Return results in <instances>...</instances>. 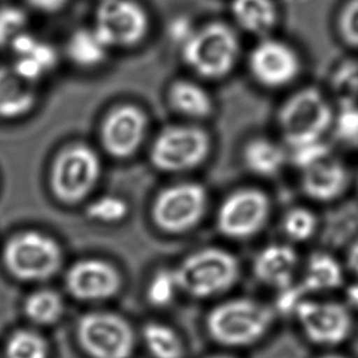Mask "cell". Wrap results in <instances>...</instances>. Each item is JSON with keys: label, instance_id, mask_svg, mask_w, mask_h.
<instances>
[{"label": "cell", "instance_id": "17", "mask_svg": "<svg viewBox=\"0 0 358 358\" xmlns=\"http://www.w3.org/2000/svg\"><path fill=\"white\" fill-rule=\"evenodd\" d=\"M300 257L292 245L271 243L263 247L253 262V273L264 285L285 290L295 284Z\"/></svg>", "mask_w": 358, "mask_h": 358}, {"label": "cell", "instance_id": "15", "mask_svg": "<svg viewBox=\"0 0 358 358\" xmlns=\"http://www.w3.org/2000/svg\"><path fill=\"white\" fill-rule=\"evenodd\" d=\"M147 126L145 113L134 104H124L113 109L101 127L103 148L113 158H130L143 143Z\"/></svg>", "mask_w": 358, "mask_h": 358}, {"label": "cell", "instance_id": "32", "mask_svg": "<svg viewBox=\"0 0 358 358\" xmlns=\"http://www.w3.org/2000/svg\"><path fill=\"white\" fill-rule=\"evenodd\" d=\"M27 16L17 6L0 8V49L10 47L17 36L26 32Z\"/></svg>", "mask_w": 358, "mask_h": 358}, {"label": "cell", "instance_id": "8", "mask_svg": "<svg viewBox=\"0 0 358 358\" xmlns=\"http://www.w3.org/2000/svg\"><path fill=\"white\" fill-rule=\"evenodd\" d=\"M208 194L199 182H180L165 187L152 206L155 227L166 234L187 233L196 228L206 214Z\"/></svg>", "mask_w": 358, "mask_h": 358}, {"label": "cell", "instance_id": "31", "mask_svg": "<svg viewBox=\"0 0 358 358\" xmlns=\"http://www.w3.org/2000/svg\"><path fill=\"white\" fill-rule=\"evenodd\" d=\"M331 87L338 106L358 104V64L338 70Z\"/></svg>", "mask_w": 358, "mask_h": 358}, {"label": "cell", "instance_id": "10", "mask_svg": "<svg viewBox=\"0 0 358 358\" xmlns=\"http://www.w3.org/2000/svg\"><path fill=\"white\" fill-rule=\"evenodd\" d=\"M271 199L259 189L247 187L229 194L219 207V233L233 240H248L264 229L271 215Z\"/></svg>", "mask_w": 358, "mask_h": 358}, {"label": "cell", "instance_id": "30", "mask_svg": "<svg viewBox=\"0 0 358 358\" xmlns=\"http://www.w3.org/2000/svg\"><path fill=\"white\" fill-rule=\"evenodd\" d=\"M180 291L175 269H159L150 278L147 286V299L155 307L170 305Z\"/></svg>", "mask_w": 358, "mask_h": 358}, {"label": "cell", "instance_id": "22", "mask_svg": "<svg viewBox=\"0 0 358 358\" xmlns=\"http://www.w3.org/2000/svg\"><path fill=\"white\" fill-rule=\"evenodd\" d=\"M233 13L241 27L252 34L266 32L276 21L275 6L271 0H234Z\"/></svg>", "mask_w": 358, "mask_h": 358}, {"label": "cell", "instance_id": "9", "mask_svg": "<svg viewBox=\"0 0 358 358\" xmlns=\"http://www.w3.org/2000/svg\"><path fill=\"white\" fill-rule=\"evenodd\" d=\"M78 338L93 358H129L135 336L130 324L112 312H91L78 320Z\"/></svg>", "mask_w": 358, "mask_h": 358}, {"label": "cell", "instance_id": "28", "mask_svg": "<svg viewBox=\"0 0 358 358\" xmlns=\"http://www.w3.org/2000/svg\"><path fill=\"white\" fill-rule=\"evenodd\" d=\"M86 217L92 222L102 224H119L129 214V204L117 196H102L86 207Z\"/></svg>", "mask_w": 358, "mask_h": 358}, {"label": "cell", "instance_id": "18", "mask_svg": "<svg viewBox=\"0 0 358 358\" xmlns=\"http://www.w3.org/2000/svg\"><path fill=\"white\" fill-rule=\"evenodd\" d=\"M346 271L344 262L329 252H315L306 261L301 286L308 295L329 294L344 287Z\"/></svg>", "mask_w": 358, "mask_h": 358}, {"label": "cell", "instance_id": "12", "mask_svg": "<svg viewBox=\"0 0 358 358\" xmlns=\"http://www.w3.org/2000/svg\"><path fill=\"white\" fill-rule=\"evenodd\" d=\"M147 29V14L134 0H103L98 6L94 32L107 47L138 43Z\"/></svg>", "mask_w": 358, "mask_h": 358}, {"label": "cell", "instance_id": "26", "mask_svg": "<svg viewBox=\"0 0 358 358\" xmlns=\"http://www.w3.org/2000/svg\"><path fill=\"white\" fill-rule=\"evenodd\" d=\"M143 340L155 358H181L182 345L170 327L150 323L143 328Z\"/></svg>", "mask_w": 358, "mask_h": 358}, {"label": "cell", "instance_id": "25", "mask_svg": "<svg viewBox=\"0 0 358 358\" xmlns=\"http://www.w3.org/2000/svg\"><path fill=\"white\" fill-rule=\"evenodd\" d=\"M320 229V219L315 210L297 206L290 208L281 219V231L291 243H305L315 238Z\"/></svg>", "mask_w": 358, "mask_h": 358}, {"label": "cell", "instance_id": "24", "mask_svg": "<svg viewBox=\"0 0 358 358\" xmlns=\"http://www.w3.org/2000/svg\"><path fill=\"white\" fill-rule=\"evenodd\" d=\"M24 310L34 324H54L63 315V299L58 292L48 289L34 291L24 301Z\"/></svg>", "mask_w": 358, "mask_h": 358}, {"label": "cell", "instance_id": "27", "mask_svg": "<svg viewBox=\"0 0 358 358\" xmlns=\"http://www.w3.org/2000/svg\"><path fill=\"white\" fill-rule=\"evenodd\" d=\"M6 358H48V345L31 330H19L10 336L5 348Z\"/></svg>", "mask_w": 358, "mask_h": 358}, {"label": "cell", "instance_id": "5", "mask_svg": "<svg viewBox=\"0 0 358 358\" xmlns=\"http://www.w3.org/2000/svg\"><path fill=\"white\" fill-rule=\"evenodd\" d=\"M273 320L274 312L269 306L251 299H235L217 306L209 313L207 327L220 344L247 346L261 339Z\"/></svg>", "mask_w": 358, "mask_h": 358}, {"label": "cell", "instance_id": "39", "mask_svg": "<svg viewBox=\"0 0 358 358\" xmlns=\"http://www.w3.org/2000/svg\"><path fill=\"white\" fill-rule=\"evenodd\" d=\"M322 358H346L344 356H338V355H330V356H324V357Z\"/></svg>", "mask_w": 358, "mask_h": 358}, {"label": "cell", "instance_id": "38", "mask_svg": "<svg viewBox=\"0 0 358 358\" xmlns=\"http://www.w3.org/2000/svg\"><path fill=\"white\" fill-rule=\"evenodd\" d=\"M352 184H354L355 189H356L358 194V166L357 169L355 170L354 175H352Z\"/></svg>", "mask_w": 358, "mask_h": 358}, {"label": "cell", "instance_id": "37", "mask_svg": "<svg viewBox=\"0 0 358 358\" xmlns=\"http://www.w3.org/2000/svg\"><path fill=\"white\" fill-rule=\"evenodd\" d=\"M27 1L36 9L42 10L45 13H52L63 8L68 0H27Z\"/></svg>", "mask_w": 358, "mask_h": 358}, {"label": "cell", "instance_id": "40", "mask_svg": "<svg viewBox=\"0 0 358 358\" xmlns=\"http://www.w3.org/2000/svg\"><path fill=\"white\" fill-rule=\"evenodd\" d=\"M212 358H231V357H228V356H217V357H212Z\"/></svg>", "mask_w": 358, "mask_h": 358}, {"label": "cell", "instance_id": "4", "mask_svg": "<svg viewBox=\"0 0 358 358\" xmlns=\"http://www.w3.org/2000/svg\"><path fill=\"white\" fill-rule=\"evenodd\" d=\"M101 173L102 164L94 150L81 143L69 145L54 158L49 173L50 191L60 203H81L96 189Z\"/></svg>", "mask_w": 358, "mask_h": 358}, {"label": "cell", "instance_id": "16", "mask_svg": "<svg viewBox=\"0 0 358 358\" xmlns=\"http://www.w3.org/2000/svg\"><path fill=\"white\" fill-rule=\"evenodd\" d=\"M252 75L269 88L285 87L301 71L299 55L287 44L279 41H264L253 49L250 58Z\"/></svg>", "mask_w": 358, "mask_h": 358}, {"label": "cell", "instance_id": "7", "mask_svg": "<svg viewBox=\"0 0 358 358\" xmlns=\"http://www.w3.org/2000/svg\"><path fill=\"white\" fill-rule=\"evenodd\" d=\"M182 54L186 64L202 78L217 80L235 66L238 38L228 26L210 24L186 39Z\"/></svg>", "mask_w": 358, "mask_h": 358}, {"label": "cell", "instance_id": "13", "mask_svg": "<svg viewBox=\"0 0 358 358\" xmlns=\"http://www.w3.org/2000/svg\"><path fill=\"white\" fill-rule=\"evenodd\" d=\"M300 186L307 199L317 203H333L344 197L352 185V175L344 160L333 150L297 168Z\"/></svg>", "mask_w": 358, "mask_h": 358}, {"label": "cell", "instance_id": "14", "mask_svg": "<svg viewBox=\"0 0 358 358\" xmlns=\"http://www.w3.org/2000/svg\"><path fill=\"white\" fill-rule=\"evenodd\" d=\"M65 286L69 294L78 301L108 300L120 291L122 276L112 263L98 258H86L69 268Z\"/></svg>", "mask_w": 358, "mask_h": 358}, {"label": "cell", "instance_id": "11", "mask_svg": "<svg viewBox=\"0 0 358 358\" xmlns=\"http://www.w3.org/2000/svg\"><path fill=\"white\" fill-rule=\"evenodd\" d=\"M295 315L307 338L315 344H341L354 327L352 310L340 301L307 296L296 308Z\"/></svg>", "mask_w": 358, "mask_h": 358}, {"label": "cell", "instance_id": "33", "mask_svg": "<svg viewBox=\"0 0 358 358\" xmlns=\"http://www.w3.org/2000/svg\"><path fill=\"white\" fill-rule=\"evenodd\" d=\"M339 29L345 42L358 48V0H350L341 10Z\"/></svg>", "mask_w": 358, "mask_h": 358}, {"label": "cell", "instance_id": "1", "mask_svg": "<svg viewBox=\"0 0 358 358\" xmlns=\"http://www.w3.org/2000/svg\"><path fill=\"white\" fill-rule=\"evenodd\" d=\"M334 103L315 87H305L291 94L278 113L282 140L292 150L327 141L335 117Z\"/></svg>", "mask_w": 358, "mask_h": 358}, {"label": "cell", "instance_id": "2", "mask_svg": "<svg viewBox=\"0 0 358 358\" xmlns=\"http://www.w3.org/2000/svg\"><path fill=\"white\" fill-rule=\"evenodd\" d=\"M175 274L180 291L194 299H210L235 285L240 266L238 258L227 250L206 247L185 257Z\"/></svg>", "mask_w": 358, "mask_h": 358}, {"label": "cell", "instance_id": "3", "mask_svg": "<svg viewBox=\"0 0 358 358\" xmlns=\"http://www.w3.org/2000/svg\"><path fill=\"white\" fill-rule=\"evenodd\" d=\"M1 257L10 275L24 282L52 279L63 264V251L58 242L36 230L22 231L10 238Z\"/></svg>", "mask_w": 358, "mask_h": 358}, {"label": "cell", "instance_id": "20", "mask_svg": "<svg viewBox=\"0 0 358 358\" xmlns=\"http://www.w3.org/2000/svg\"><path fill=\"white\" fill-rule=\"evenodd\" d=\"M242 159L252 174L261 178H274L284 169L287 155L274 141L257 137L247 142L242 152Z\"/></svg>", "mask_w": 358, "mask_h": 358}, {"label": "cell", "instance_id": "35", "mask_svg": "<svg viewBox=\"0 0 358 358\" xmlns=\"http://www.w3.org/2000/svg\"><path fill=\"white\" fill-rule=\"evenodd\" d=\"M344 264L346 271L358 279V238L351 242L345 253Z\"/></svg>", "mask_w": 358, "mask_h": 358}, {"label": "cell", "instance_id": "36", "mask_svg": "<svg viewBox=\"0 0 358 358\" xmlns=\"http://www.w3.org/2000/svg\"><path fill=\"white\" fill-rule=\"evenodd\" d=\"M344 287L345 305L351 310H358V279Z\"/></svg>", "mask_w": 358, "mask_h": 358}, {"label": "cell", "instance_id": "6", "mask_svg": "<svg viewBox=\"0 0 358 358\" xmlns=\"http://www.w3.org/2000/svg\"><path fill=\"white\" fill-rule=\"evenodd\" d=\"M210 137L206 130L194 125L165 127L155 137L150 159L155 169L178 174L199 168L208 158Z\"/></svg>", "mask_w": 358, "mask_h": 358}, {"label": "cell", "instance_id": "34", "mask_svg": "<svg viewBox=\"0 0 358 358\" xmlns=\"http://www.w3.org/2000/svg\"><path fill=\"white\" fill-rule=\"evenodd\" d=\"M14 69L21 78L31 83L37 81L45 73V70L41 66V64L29 55L19 57V60L15 64Z\"/></svg>", "mask_w": 358, "mask_h": 358}, {"label": "cell", "instance_id": "19", "mask_svg": "<svg viewBox=\"0 0 358 358\" xmlns=\"http://www.w3.org/2000/svg\"><path fill=\"white\" fill-rule=\"evenodd\" d=\"M31 85L14 68H0V119L16 120L34 110L37 94Z\"/></svg>", "mask_w": 358, "mask_h": 358}, {"label": "cell", "instance_id": "21", "mask_svg": "<svg viewBox=\"0 0 358 358\" xmlns=\"http://www.w3.org/2000/svg\"><path fill=\"white\" fill-rule=\"evenodd\" d=\"M169 103L175 112L189 119H207L213 114V99L197 83L176 81L169 90Z\"/></svg>", "mask_w": 358, "mask_h": 358}, {"label": "cell", "instance_id": "29", "mask_svg": "<svg viewBox=\"0 0 358 358\" xmlns=\"http://www.w3.org/2000/svg\"><path fill=\"white\" fill-rule=\"evenodd\" d=\"M330 135L346 147H358V104L338 106Z\"/></svg>", "mask_w": 358, "mask_h": 358}, {"label": "cell", "instance_id": "23", "mask_svg": "<svg viewBox=\"0 0 358 358\" xmlns=\"http://www.w3.org/2000/svg\"><path fill=\"white\" fill-rule=\"evenodd\" d=\"M107 48V45L99 39L94 29H80L69 41L68 54L70 59L78 66L93 68L106 59Z\"/></svg>", "mask_w": 358, "mask_h": 358}]
</instances>
